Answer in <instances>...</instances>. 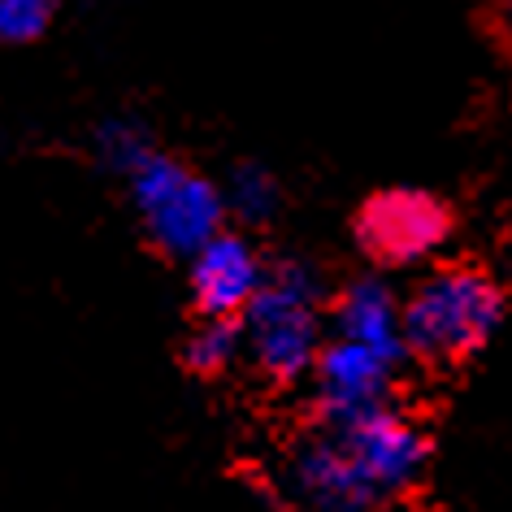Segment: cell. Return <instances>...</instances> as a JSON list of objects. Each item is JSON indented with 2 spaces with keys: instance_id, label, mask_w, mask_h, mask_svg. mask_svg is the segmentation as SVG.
<instances>
[{
  "instance_id": "30bf717a",
  "label": "cell",
  "mask_w": 512,
  "mask_h": 512,
  "mask_svg": "<svg viewBox=\"0 0 512 512\" xmlns=\"http://www.w3.org/2000/svg\"><path fill=\"white\" fill-rule=\"evenodd\" d=\"M243 352V330H239V317H200L196 330L187 335V365L196 374H222L230 369V361Z\"/></svg>"
},
{
  "instance_id": "3957f363",
  "label": "cell",
  "mask_w": 512,
  "mask_h": 512,
  "mask_svg": "<svg viewBox=\"0 0 512 512\" xmlns=\"http://www.w3.org/2000/svg\"><path fill=\"white\" fill-rule=\"evenodd\" d=\"M126 191H131V209L139 217V226L148 230V239L161 252L183 256V261L204 239L226 226L222 187L161 148H152L126 174Z\"/></svg>"
},
{
  "instance_id": "4fadbf2b",
  "label": "cell",
  "mask_w": 512,
  "mask_h": 512,
  "mask_svg": "<svg viewBox=\"0 0 512 512\" xmlns=\"http://www.w3.org/2000/svg\"><path fill=\"white\" fill-rule=\"evenodd\" d=\"M61 0H0V44H35L53 27Z\"/></svg>"
},
{
  "instance_id": "9c48e42d",
  "label": "cell",
  "mask_w": 512,
  "mask_h": 512,
  "mask_svg": "<svg viewBox=\"0 0 512 512\" xmlns=\"http://www.w3.org/2000/svg\"><path fill=\"white\" fill-rule=\"evenodd\" d=\"M330 326H335L339 339H352V343H365L382 356L404 365V300L395 296V287L387 278H374V274H361L352 278L348 287L335 296L330 304Z\"/></svg>"
},
{
  "instance_id": "277c9868",
  "label": "cell",
  "mask_w": 512,
  "mask_h": 512,
  "mask_svg": "<svg viewBox=\"0 0 512 512\" xmlns=\"http://www.w3.org/2000/svg\"><path fill=\"white\" fill-rule=\"evenodd\" d=\"M452 235V213L421 187H387L356 213V243L378 265H421Z\"/></svg>"
},
{
  "instance_id": "52a82bcc",
  "label": "cell",
  "mask_w": 512,
  "mask_h": 512,
  "mask_svg": "<svg viewBox=\"0 0 512 512\" xmlns=\"http://www.w3.org/2000/svg\"><path fill=\"white\" fill-rule=\"evenodd\" d=\"M287 491L304 512H374L382 499L330 426L309 434L287 460Z\"/></svg>"
},
{
  "instance_id": "7c38bea8",
  "label": "cell",
  "mask_w": 512,
  "mask_h": 512,
  "mask_svg": "<svg viewBox=\"0 0 512 512\" xmlns=\"http://www.w3.org/2000/svg\"><path fill=\"white\" fill-rule=\"evenodd\" d=\"M152 148H157V144H152L148 131H144V126H135V122H105L96 131V157L105 161L118 178L131 174Z\"/></svg>"
},
{
  "instance_id": "5b68a950",
  "label": "cell",
  "mask_w": 512,
  "mask_h": 512,
  "mask_svg": "<svg viewBox=\"0 0 512 512\" xmlns=\"http://www.w3.org/2000/svg\"><path fill=\"white\" fill-rule=\"evenodd\" d=\"M395 374H400V361H391V356L339 335L326 339L309 365L313 404L322 426H339V421H352L369 408H382L391 400Z\"/></svg>"
},
{
  "instance_id": "8992f818",
  "label": "cell",
  "mask_w": 512,
  "mask_h": 512,
  "mask_svg": "<svg viewBox=\"0 0 512 512\" xmlns=\"http://www.w3.org/2000/svg\"><path fill=\"white\" fill-rule=\"evenodd\" d=\"M343 439V447L352 452V460L361 465V473L369 478V486L378 491V499H387L413 491L421 469H426V434L417 430L413 417L395 413L391 404L382 408H369V413L352 417V421H339L330 426Z\"/></svg>"
},
{
  "instance_id": "8fae6325",
  "label": "cell",
  "mask_w": 512,
  "mask_h": 512,
  "mask_svg": "<svg viewBox=\"0 0 512 512\" xmlns=\"http://www.w3.org/2000/svg\"><path fill=\"white\" fill-rule=\"evenodd\" d=\"M226 196V209H235L243 222L261 226L270 222L278 213V200H283V191H278V178L265 170V165H239L235 174H230V187L222 191Z\"/></svg>"
},
{
  "instance_id": "ba28073f",
  "label": "cell",
  "mask_w": 512,
  "mask_h": 512,
  "mask_svg": "<svg viewBox=\"0 0 512 512\" xmlns=\"http://www.w3.org/2000/svg\"><path fill=\"white\" fill-rule=\"evenodd\" d=\"M265 270L256 243L239 230H217L187 256V287L200 317H239L261 291Z\"/></svg>"
},
{
  "instance_id": "6da1fadb",
  "label": "cell",
  "mask_w": 512,
  "mask_h": 512,
  "mask_svg": "<svg viewBox=\"0 0 512 512\" xmlns=\"http://www.w3.org/2000/svg\"><path fill=\"white\" fill-rule=\"evenodd\" d=\"M322 283L309 265L283 261L265 270L261 291L239 313L243 352L274 382L309 378L317 348L326 343V309Z\"/></svg>"
},
{
  "instance_id": "7a4b0ae2",
  "label": "cell",
  "mask_w": 512,
  "mask_h": 512,
  "mask_svg": "<svg viewBox=\"0 0 512 512\" xmlns=\"http://www.w3.org/2000/svg\"><path fill=\"white\" fill-rule=\"evenodd\" d=\"M504 322V291L473 265H443L404 300V348L421 361H465Z\"/></svg>"
},
{
  "instance_id": "5bb4252c",
  "label": "cell",
  "mask_w": 512,
  "mask_h": 512,
  "mask_svg": "<svg viewBox=\"0 0 512 512\" xmlns=\"http://www.w3.org/2000/svg\"><path fill=\"white\" fill-rule=\"evenodd\" d=\"M499 18H504V31H508V40H512V0H504V14H499Z\"/></svg>"
}]
</instances>
